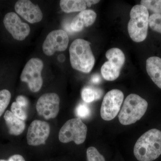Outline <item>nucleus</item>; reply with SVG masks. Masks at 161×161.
<instances>
[{"mask_svg":"<svg viewBox=\"0 0 161 161\" xmlns=\"http://www.w3.org/2000/svg\"><path fill=\"white\" fill-rule=\"evenodd\" d=\"M24 108L16 102H14L11 104V112L18 118L25 121L27 118V115Z\"/></svg>","mask_w":161,"mask_h":161,"instance_id":"5701e85b","label":"nucleus"},{"mask_svg":"<svg viewBox=\"0 0 161 161\" xmlns=\"http://www.w3.org/2000/svg\"><path fill=\"white\" fill-rule=\"evenodd\" d=\"M87 128L80 118L71 119L67 121L59 131V139L67 143L73 141L77 145L83 143L86 139Z\"/></svg>","mask_w":161,"mask_h":161,"instance_id":"39448f33","label":"nucleus"},{"mask_svg":"<svg viewBox=\"0 0 161 161\" xmlns=\"http://www.w3.org/2000/svg\"><path fill=\"white\" fill-rule=\"evenodd\" d=\"M141 3V5L153 12V14H161V0H142Z\"/></svg>","mask_w":161,"mask_h":161,"instance_id":"aec40b11","label":"nucleus"},{"mask_svg":"<svg viewBox=\"0 0 161 161\" xmlns=\"http://www.w3.org/2000/svg\"><path fill=\"white\" fill-rule=\"evenodd\" d=\"M87 161H106L104 157L95 147H89L86 150Z\"/></svg>","mask_w":161,"mask_h":161,"instance_id":"4be33fe9","label":"nucleus"},{"mask_svg":"<svg viewBox=\"0 0 161 161\" xmlns=\"http://www.w3.org/2000/svg\"><path fill=\"white\" fill-rule=\"evenodd\" d=\"M60 3L62 10L66 13H70L86 10L87 0H61Z\"/></svg>","mask_w":161,"mask_h":161,"instance_id":"f3484780","label":"nucleus"},{"mask_svg":"<svg viewBox=\"0 0 161 161\" xmlns=\"http://www.w3.org/2000/svg\"><path fill=\"white\" fill-rule=\"evenodd\" d=\"M148 103L139 95L132 94L128 95L118 115L122 125H128L140 120L147 112Z\"/></svg>","mask_w":161,"mask_h":161,"instance_id":"7ed1b4c3","label":"nucleus"},{"mask_svg":"<svg viewBox=\"0 0 161 161\" xmlns=\"http://www.w3.org/2000/svg\"><path fill=\"white\" fill-rule=\"evenodd\" d=\"M11 98V94L8 90L0 91V117L9 105Z\"/></svg>","mask_w":161,"mask_h":161,"instance_id":"6ab92c4d","label":"nucleus"},{"mask_svg":"<svg viewBox=\"0 0 161 161\" xmlns=\"http://www.w3.org/2000/svg\"><path fill=\"white\" fill-rule=\"evenodd\" d=\"M69 39L67 33L62 30H57L47 36L42 46L44 53L51 56L55 52L64 51L68 46Z\"/></svg>","mask_w":161,"mask_h":161,"instance_id":"9d476101","label":"nucleus"},{"mask_svg":"<svg viewBox=\"0 0 161 161\" xmlns=\"http://www.w3.org/2000/svg\"><path fill=\"white\" fill-rule=\"evenodd\" d=\"M101 80V79L99 75H95L92 76L91 80H92V83L97 84L100 83Z\"/></svg>","mask_w":161,"mask_h":161,"instance_id":"bb28decb","label":"nucleus"},{"mask_svg":"<svg viewBox=\"0 0 161 161\" xmlns=\"http://www.w3.org/2000/svg\"><path fill=\"white\" fill-rule=\"evenodd\" d=\"M50 126L44 121L35 120L30 125L26 135L27 144L30 146L44 145L49 137Z\"/></svg>","mask_w":161,"mask_h":161,"instance_id":"9b49d317","label":"nucleus"},{"mask_svg":"<svg viewBox=\"0 0 161 161\" xmlns=\"http://www.w3.org/2000/svg\"><path fill=\"white\" fill-rule=\"evenodd\" d=\"M0 161H26L24 156L20 154H14L9 157L8 159H1Z\"/></svg>","mask_w":161,"mask_h":161,"instance_id":"393cba45","label":"nucleus"},{"mask_svg":"<svg viewBox=\"0 0 161 161\" xmlns=\"http://www.w3.org/2000/svg\"><path fill=\"white\" fill-rule=\"evenodd\" d=\"M108 61L101 69L102 75L106 80L113 81L118 78L125 62V54L119 48H112L106 52Z\"/></svg>","mask_w":161,"mask_h":161,"instance_id":"0eeeda50","label":"nucleus"},{"mask_svg":"<svg viewBox=\"0 0 161 161\" xmlns=\"http://www.w3.org/2000/svg\"><path fill=\"white\" fill-rule=\"evenodd\" d=\"M76 115L78 118L85 119L90 116L91 110L89 107L84 103H80L76 108L75 110Z\"/></svg>","mask_w":161,"mask_h":161,"instance_id":"b1692460","label":"nucleus"},{"mask_svg":"<svg viewBox=\"0 0 161 161\" xmlns=\"http://www.w3.org/2000/svg\"><path fill=\"white\" fill-rule=\"evenodd\" d=\"M90 42L81 39L75 40L69 47L70 60L73 69L85 73L92 71L95 64Z\"/></svg>","mask_w":161,"mask_h":161,"instance_id":"f03ea898","label":"nucleus"},{"mask_svg":"<svg viewBox=\"0 0 161 161\" xmlns=\"http://www.w3.org/2000/svg\"><path fill=\"white\" fill-rule=\"evenodd\" d=\"M16 102L19 103L21 106L23 107V108H26V107L28 106V99L25 96L23 95H19L17 97L16 99Z\"/></svg>","mask_w":161,"mask_h":161,"instance_id":"a878e982","label":"nucleus"},{"mask_svg":"<svg viewBox=\"0 0 161 161\" xmlns=\"http://www.w3.org/2000/svg\"><path fill=\"white\" fill-rule=\"evenodd\" d=\"M97 15L91 9L80 12L72 20L70 26L73 31H81L86 27L92 25L95 23Z\"/></svg>","mask_w":161,"mask_h":161,"instance_id":"4468645a","label":"nucleus"},{"mask_svg":"<svg viewBox=\"0 0 161 161\" xmlns=\"http://www.w3.org/2000/svg\"><path fill=\"white\" fill-rule=\"evenodd\" d=\"M58 60L60 62H63L65 60V57L63 54L60 55L58 56Z\"/></svg>","mask_w":161,"mask_h":161,"instance_id":"cd10ccee","label":"nucleus"},{"mask_svg":"<svg viewBox=\"0 0 161 161\" xmlns=\"http://www.w3.org/2000/svg\"><path fill=\"white\" fill-rule=\"evenodd\" d=\"M134 154L139 161H153L161 154V131L152 129L137 140L134 147Z\"/></svg>","mask_w":161,"mask_h":161,"instance_id":"f257e3e1","label":"nucleus"},{"mask_svg":"<svg viewBox=\"0 0 161 161\" xmlns=\"http://www.w3.org/2000/svg\"><path fill=\"white\" fill-rule=\"evenodd\" d=\"M14 9L18 14L30 23H39L43 19V13L40 7L29 0L18 1Z\"/></svg>","mask_w":161,"mask_h":161,"instance_id":"ddd939ff","label":"nucleus"},{"mask_svg":"<svg viewBox=\"0 0 161 161\" xmlns=\"http://www.w3.org/2000/svg\"><path fill=\"white\" fill-rule=\"evenodd\" d=\"M124 98L123 93L119 90H111L104 97L100 115L104 120H112L118 115Z\"/></svg>","mask_w":161,"mask_h":161,"instance_id":"6e6552de","label":"nucleus"},{"mask_svg":"<svg viewBox=\"0 0 161 161\" xmlns=\"http://www.w3.org/2000/svg\"><path fill=\"white\" fill-rule=\"evenodd\" d=\"M43 68V61L37 58H31L24 67L20 79L27 84L31 92H38L42 88L43 80L41 72Z\"/></svg>","mask_w":161,"mask_h":161,"instance_id":"423d86ee","label":"nucleus"},{"mask_svg":"<svg viewBox=\"0 0 161 161\" xmlns=\"http://www.w3.org/2000/svg\"><path fill=\"white\" fill-rule=\"evenodd\" d=\"M146 68L147 73L153 82L161 89V58L158 57L148 58Z\"/></svg>","mask_w":161,"mask_h":161,"instance_id":"dca6fc26","label":"nucleus"},{"mask_svg":"<svg viewBox=\"0 0 161 161\" xmlns=\"http://www.w3.org/2000/svg\"><path fill=\"white\" fill-rule=\"evenodd\" d=\"M128 30L130 38L134 42H142L148 33L150 17L148 9L142 5H136L131 9Z\"/></svg>","mask_w":161,"mask_h":161,"instance_id":"20e7f679","label":"nucleus"},{"mask_svg":"<svg viewBox=\"0 0 161 161\" xmlns=\"http://www.w3.org/2000/svg\"><path fill=\"white\" fill-rule=\"evenodd\" d=\"M4 119L9 134L19 136L24 132L26 127L25 121L15 116L11 111L7 110L5 112Z\"/></svg>","mask_w":161,"mask_h":161,"instance_id":"2eb2a0df","label":"nucleus"},{"mask_svg":"<svg viewBox=\"0 0 161 161\" xmlns=\"http://www.w3.org/2000/svg\"><path fill=\"white\" fill-rule=\"evenodd\" d=\"M60 103V97L56 93L43 94L37 102L36 108L38 115L46 119L56 118L59 113Z\"/></svg>","mask_w":161,"mask_h":161,"instance_id":"1a4fd4ad","label":"nucleus"},{"mask_svg":"<svg viewBox=\"0 0 161 161\" xmlns=\"http://www.w3.org/2000/svg\"><path fill=\"white\" fill-rule=\"evenodd\" d=\"M149 25L153 30L161 34V14H151L149 17Z\"/></svg>","mask_w":161,"mask_h":161,"instance_id":"412c9836","label":"nucleus"},{"mask_svg":"<svg viewBox=\"0 0 161 161\" xmlns=\"http://www.w3.org/2000/svg\"><path fill=\"white\" fill-rule=\"evenodd\" d=\"M3 23L6 30L15 40L23 41L30 32V27L27 23H23L16 14L9 12L5 15Z\"/></svg>","mask_w":161,"mask_h":161,"instance_id":"f8f14e48","label":"nucleus"},{"mask_svg":"<svg viewBox=\"0 0 161 161\" xmlns=\"http://www.w3.org/2000/svg\"><path fill=\"white\" fill-rule=\"evenodd\" d=\"M103 92L100 89L92 86H86L84 88L81 92L82 100L87 103H90L100 99Z\"/></svg>","mask_w":161,"mask_h":161,"instance_id":"a211bd4d","label":"nucleus"}]
</instances>
